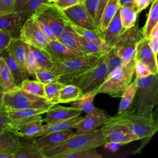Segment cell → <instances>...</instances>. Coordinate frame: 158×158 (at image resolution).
<instances>
[{
  "mask_svg": "<svg viewBox=\"0 0 158 158\" xmlns=\"http://www.w3.org/2000/svg\"><path fill=\"white\" fill-rule=\"evenodd\" d=\"M105 141L101 129L86 133H75L65 141L48 149L41 151L44 158H62L67 154L103 146Z\"/></svg>",
  "mask_w": 158,
  "mask_h": 158,
  "instance_id": "obj_1",
  "label": "cell"
},
{
  "mask_svg": "<svg viewBox=\"0 0 158 158\" xmlns=\"http://www.w3.org/2000/svg\"><path fill=\"white\" fill-rule=\"evenodd\" d=\"M135 81L137 85V91L133 110L140 114L154 117L153 109L158 101V73L136 78Z\"/></svg>",
  "mask_w": 158,
  "mask_h": 158,
  "instance_id": "obj_2",
  "label": "cell"
},
{
  "mask_svg": "<svg viewBox=\"0 0 158 158\" xmlns=\"http://www.w3.org/2000/svg\"><path fill=\"white\" fill-rule=\"evenodd\" d=\"M101 57L81 56L52 61L51 70L59 77V81L69 84L74 78L96 66Z\"/></svg>",
  "mask_w": 158,
  "mask_h": 158,
  "instance_id": "obj_3",
  "label": "cell"
},
{
  "mask_svg": "<svg viewBox=\"0 0 158 158\" xmlns=\"http://www.w3.org/2000/svg\"><path fill=\"white\" fill-rule=\"evenodd\" d=\"M118 123L126 126L138 138L150 139L157 131L158 124L154 117L140 114L131 109L121 115L111 117L107 122Z\"/></svg>",
  "mask_w": 158,
  "mask_h": 158,
  "instance_id": "obj_4",
  "label": "cell"
},
{
  "mask_svg": "<svg viewBox=\"0 0 158 158\" xmlns=\"http://www.w3.org/2000/svg\"><path fill=\"white\" fill-rule=\"evenodd\" d=\"M135 60L118 67L110 72L102 85L97 89L98 93H105L112 97H120L131 82L135 73Z\"/></svg>",
  "mask_w": 158,
  "mask_h": 158,
  "instance_id": "obj_5",
  "label": "cell"
},
{
  "mask_svg": "<svg viewBox=\"0 0 158 158\" xmlns=\"http://www.w3.org/2000/svg\"><path fill=\"white\" fill-rule=\"evenodd\" d=\"M109 73L106 53L101 56L97 65L73 78L69 84L78 86L83 93L97 89Z\"/></svg>",
  "mask_w": 158,
  "mask_h": 158,
  "instance_id": "obj_6",
  "label": "cell"
},
{
  "mask_svg": "<svg viewBox=\"0 0 158 158\" xmlns=\"http://www.w3.org/2000/svg\"><path fill=\"white\" fill-rule=\"evenodd\" d=\"M2 105L7 109H49L53 105L45 98L29 94L18 87L11 91H6Z\"/></svg>",
  "mask_w": 158,
  "mask_h": 158,
  "instance_id": "obj_7",
  "label": "cell"
},
{
  "mask_svg": "<svg viewBox=\"0 0 158 158\" xmlns=\"http://www.w3.org/2000/svg\"><path fill=\"white\" fill-rule=\"evenodd\" d=\"M143 38L144 36L142 29L135 25L125 30L116 40L113 48L124 65L134 59L136 46Z\"/></svg>",
  "mask_w": 158,
  "mask_h": 158,
  "instance_id": "obj_8",
  "label": "cell"
},
{
  "mask_svg": "<svg viewBox=\"0 0 158 158\" xmlns=\"http://www.w3.org/2000/svg\"><path fill=\"white\" fill-rule=\"evenodd\" d=\"M19 38L26 44L43 49L49 41L33 18H30L23 23Z\"/></svg>",
  "mask_w": 158,
  "mask_h": 158,
  "instance_id": "obj_9",
  "label": "cell"
},
{
  "mask_svg": "<svg viewBox=\"0 0 158 158\" xmlns=\"http://www.w3.org/2000/svg\"><path fill=\"white\" fill-rule=\"evenodd\" d=\"M101 129L105 143H115L123 145L138 140V137L123 125L109 122Z\"/></svg>",
  "mask_w": 158,
  "mask_h": 158,
  "instance_id": "obj_10",
  "label": "cell"
},
{
  "mask_svg": "<svg viewBox=\"0 0 158 158\" xmlns=\"http://www.w3.org/2000/svg\"><path fill=\"white\" fill-rule=\"evenodd\" d=\"M41 115L11 122L9 131L19 138L34 139L43 126Z\"/></svg>",
  "mask_w": 158,
  "mask_h": 158,
  "instance_id": "obj_11",
  "label": "cell"
},
{
  "mask_svg": "<svg viewBox=\"0 0 158 158\" xmlns=\"http://www.w3.org/2000/svg\"><path fill=\"white\" fill-rule=\"evenodd\" d=\"M109 116L104 110L99 108L94 109L82 118V119L74 127L75 133H86L96 129L101 125L106 124L110 119Z\"/></svg>",
  "mask_w": 158,
  "mask_h": 158,
  "instance_id": "obj_12",
  "label": "cell"
},
{
  "mask_svg": "<svg viewBox=\"0 0 158 158\" xmlns=\"http://www.w3.org/2000/svg\"><path fill=\"white\" fill-rule=\"evenodd\" d=\"M34 17L45 22L51 29L57 40L62 34L67 21L62 11L58 9L54 3H52L51 6L42 13Z\"/></svg>",
  "mask_w": 158,
  "mask_h": 158,
  "instance_id": "obj_13",
  "label": "cell"
},
{
  "mask_svg": "<svg viewBox=\"0 0 158 158\" xmlns=\"http://www.w3.org/2000/svg\"><path fill=\"white\" fill-rule=\"evenodd\" d=\"M62 11L68 21L86 28L99 30L94 25L84 3L80 2Z\"/></svg>",
  "mask_w": 158,
  "mask_h": 158,
  "instance_id": "obj_14",
  "label": "cell"
},
{
  "mask_svg": "<svg viewBox=\"0 0 158 158\" xmlns=\"http://www.w3.org/2000/svg\"><path fill=\"white\" fill-rule=\"evenodd\" d=\"M75 134L72 129L50 133L33 139L31 144L40 151L48 149L65 141Z\"/></svg>",
  "mask_w": 158,
  "mask_h": 158,
  "instance_id": "obj_15",
  "label": "cell"
},
{
  "mask_svg": "<svg viewBox=\"0 0 158 158\" xmlns=\"http://www.w3.org/2000/svg\"><path fill=\"white\" fill-rule=\"evenodd\" d=\"M134 60H141L150 69L152 74L158 73L157 58L151 51L148 39L144 38L138 43Z\"/></svg>",
  "mask_w": 158,
  "mask_h": 158,
  "instance_id": "obj_16",
  "label": "cell"
},
{
  "mask_svg": "<svg viewBox=\"0 0 158 158\" xmlns=\"http://www.w3.org/2000/svg\"><path fill=\"white\" fill-rule=\"evenodd\" d=\"M81 111L72 107H64L58 104H54L48 109L43 118L46 123L66 120L73 117L80 115Z\"/></svg>",
  "mask_w": 158,
  "mask_h": 158,
  "instance_id": "obj_17",
  "label": "cell"
},
{
  "mask_svg": "<svg viewBox=\"0 0 158 158\" xmlns=\"http://www.w3.org/2000/svg\"><path fill=\"white\" fill-rule=\"evenodd\" d=\"M125 30L122 26L119 7L107 28L102 32V38L109 49L113 47L116 40Z\"/></svg>",
  "mask_w": 158,
  "mask_h": 158,
  "instance_id": "obj_18",
  "label": "cell"
},
{
  "mask_svg": "<svg viewBox=\"0 0 158 158\" xmlns=\"http://www.w3.org/2000/svg\"><path fill=\"white\" fill-rule=\"evenodd\" d=\"M22 24L20 14L18 12H13L7 14L0 15V30L9 32L13 38L20 36Z\"/></svg>",
  "mask_w": 158,
  "mask_h": 158,
  "instance_id": "obj_19",
  "label": "cell"
},
{
  "mask_svg": "<svg viewBox=\"0 0 158 158\" xmlns=\"http://www.w3.org/2000/svg\"><path fill=\"white\" fill-rule=\"evenodd\" d=\"M45 50L48 52L52 61L81 56V55L70 49L58 40H49Z\"/></svg>",
  "mask_w": 158,
  "mask_h": 158,
  "instance_id": "obj_20",
  "label": "cell"
},
{
  "mask_svg": "<svg viewBox=\"0 0 158 158\" xmlns=\"http://www.w3.org/2000/svg\"><path fill=\"white\" fill-rule=\"evenodd\" d=\"M83 117L78 115L66 120L51 122L43 125L41 129L36 135V138L46 135L50 133L62 131L69 129H72L82 119Z\"/></svg>",
  "mask_w": 158,
  "mask_h": 158,
  "instance_id": "obj_21",
  "label": "cell"
},
{
  "mask_svg": "<svg viewBox=\"0 0 158 158\" xmlns=\"http://www.w3.org/2000/svg\"><path fill=\"white\" fill-rule=\"evenodd\" d=\"M0 56L6 62L13 77L15 83L18 87L24 80L28 78L29 75L26 70L19 65L6 49L0 52Z\"/></svg>",
  "mask_w": 158,
  "mask_h": 158,
  "instance_id": "obj_22",
  "label": "cell"
},
{
  "mask_svg": "<svg viewBox=\"0 0 158 158\" xmlns=\"http://www.w3.org/2000/svg\"><path fill=\"white\" fill-rule=\"evenodd\" d=\"M47 0H28L19 14L23 23L30 18L36 17L51 6Z\"/></svg>",
  "mask_w": 158,
  "mask_h": 158,
  "instance_id": "obj_23",
  "label": "cell"
},
{
  "mask_svg": "<svg viewBox=\"0 0 158 158\" xmlns=\"http://www.w3.org/2000/svg\"><path fill=\"white\" fill-rule=\"evenodd\" d=\"M58 40L65 45L70 49L78 53V54L81 56H87L85 55L82 50L80 43L79 35L71 28L67 21L64 29Z\"/></svg>",
  "mask_w": 158,
  "mask_h": 158,
  "instance_id": "obj_24",
  "label": "cell"
},
{
  "mask_svg": "<svg viewBox=\"0 0 158 158\" xmlns=\"http://www.w3.org/2000/svg\"><path fill=\"white\" fill-rule=\"evenodd\" d=\"M80 43L85 55L101 57L109 50L102 38L88 40L80 36Z\"/></svg>",
  "mask_w": 158,
  "mask_h": 158,
  "instance_id": "obj_25",
  "label": "cell"
},
{
  "mask_svg": "<svg viewBox=\"0 0 158 158\" xmlns=\"http://www.w3.org/2000/svg\"><path fill=\"white\" fill-rule=\"evenodd\" d=\"M22 143L19 138L11 131L0 133V153L10 152L14 156Z\"/></svg>",
  "mask_w": 158,
  "mask_h": 158,
  "instance_id": "obj_26",
  "label": "cell"
},
{
  "mask_svg": "<svg viewBox=\"0 0 158 158\" xmlns=\"http://www.w3.org/2000/svg\"><path fill=\"white\" fill-rule=\"evenodd\" d=\"M137 91V85L134 80L130 83L125 89L121 95L117 115H121L131 109H132L133 102L135 99Z\"/></svg>",
  "mask_w": 158,
  "mask_h": 158,
  "instance_id": "obj_27",
  "label": "cell"
},
{
  "mask_svg": "<svg viewBox=\"0 0 158 158\" xmlns=\"http://www.w3.org/2000/svg\"><path fill=\"white\" fill-rule=\"evenodd\" d=\"M99 94L97 89L83 93L78 98L72 102L71 107L84 112L86 114L91 112L94 109V99Z\"/></svg>",
  "mask_w": 158,
  "mask_h": 158,
  "instance_id": "obj_28",
  "label": "cell"
},
{
  "mask_svg": "<svg viewBox=\"0 0 158 158\" xmlns=\"http://www.w3.org/2000/svg\"><path fill=\"white\" fill-rule=\"evenodd\" d=\"M6 49L19 65L25 70V43L19 37L13 38Z\"/></svg>",
  "mask_w": 158,
  "mask_h": 158,
  "instance_id": "obj_29",
  "label": "cell"
},
{
  "mask_svg": "<svg viewBox=\"0 0 158 158\" xmlns=\"http://www.w3.org/2000/svg\"><path fill=\"white\" fill-rule=\"evenodd\" d=\"M108 0H86V8L92 17L94 25L99 30L102 15Z\"/></svg>",
  "mask_w": 158,
  "mask_h": 158,
  "instance_id": "obj_30",
  "label": "cell"
},
{
  "mask_svg": "<svg viewBox=\"0 0 158 158\" xmlns=\"http://www.w3.org/2000/svg\"><path fill=\"white\" fill-rule=\"evenodd\" d=\"M120 12L122 23L124 29H128L135 25L138 13L135 2L120 6Z\"/></svg>",
  "mask_w": 158,
  "mask_h": 158,
  "instance_id": "obj_31",
  "label": "cell"
},
{
  "mask_svg": "<svg viewBox=\"0 0 158 158\" xmlns=\"http://www.w3.org/2000/svg\"><path fill=\"white\" fill-rule=\"evenodd\" d=\"M48 109H7V113L12 122L17 121L29 117L44 114Z\"/></svg>",
  "mask_w": 158,
  "mask_h": 158,
  "instance_id": "obj_32",
  "label": "cell"
},
{
  "mask_svg": "<svg viewBox=\"0 0 158 158\" xmlns=\"http://www.w3.org/2000/svg\"><path fill=\"white\" fill-rule=\"evenodd\" d=\"M0 84L6 91H11L18 88L11 72L2 57L0 56Z\"/></svg>",
  "mask_w": 158,
  "mask_h": 158,
  "instance_id": "obj_33",
  "label": "cell"
},
{
  "mask_svg": "<svg viewBox=\"0 0 158 158\" xmlns=\"http://www.w3.org/2000/svg\"><path fill=\"white\" fill-rule=\"evenodd\" d=\"M83 94L81 89L73 84H64L59 91V103H69Z\"/></svg>",
  "mask_w": 158,
  "mask_h": 158,
  "instance_id": "obj_34",
  "label": "cell"
},
{
  "mask_svg": "<svg viewBox=\"0 0 158 158\" xmlns=\"http://www.w3.org/2000/svg\"><path fill=\"white\" fill-rule=\"evenodd\" d=\"M158 24V0L152 2L148 17L144 27L142 28L143 36L149 39L150 34L156 25Z\"/></svg>",
  "mask_w": 158,
  "mask_h": 158,
  "instance_id": "obj_35",
  "label": "cell"
},
{
  "mask_svg": "<svg viewBox=\"0 0 158 158\" xmlns=\"http://www.w3.org/2000/svg\"><path fill=\"white\" fill-rule=\"evenodd\" d=\"M119 7V0L107 1L102 15L99 26V30L101 32L107 28Z\"/></svg>",
  "mask_w": 158,
  "mask_h": 158,
  "instance_id": "obj_36",
  "label": "cell"
},
{
  "mask_svg": "<svg viewBox=\"0 0 158 158\" xmlns=\"http://www.w3.org/2000/svg\"><path fill=\"white\" fill-rule=\"evenodd\" d=\"M64 83L59 81L44 85V98L52 105L59 103V91Z\"/></svg>",
  "mask_w": 158,
  "mask_h": 158,
  "instance_id": "obj_37",
  "label": "cell"
},
{
  "mask_svg": "<svg viewBox=\"0 0 158 158\" xmlns=\"http://www.w3.org/2000/svg\"><path fill=\"white\" fill-rule=\"evenodd\" d=\"M19 87L29 94L44 98V84L37 80L25 79L21 83Z\"/></svg>",
  "mask_w": 158,
  "mask_h": 158,
  "instance_id": "obj_38",
  "label": "cell"
},
{
  "mask_svg": "<svg viewBox=\"0 0 158 158\" xmlns=\"http://www.w3.org/2000/svg\"><path fill=\"white\" fill-rule=\"evenodd\" d=\"M31 46L37 67L51 70L52 67V60L48 52L43 49Z\"/></svg>",
  "mask_w": 158,
  "mask_h": 158,
  "instance_id": "obj_39",
  "label": "cell"
},
{
  "mask_svg": "<svg viewBox=\"0 0 158 158\" xmlns=\"http://www.w3.org/2000/svg\"><path fill=\"white\" fill-rule=\"evenodd\" d=\"M13 158H44L41 152L35 148L31 143L23 144L14 154Z\"/></svg>",
  "mask_w": 158,
  "mask_h": 158,
  "instance_id": "obj_40",
  "label": "cell"
},
{
  "mask_svg": "<svg viewBox=\"0 0 158 158\" xmlns=\"http://www.w3.org/2000/svg\"><path fill=\"white\" fill-rule=\"evenodd\" d=\"M71 28L81 37L88 40H96L102 38V32L99 30H91L78 26L67 20Z\"/></svg>",
  "mask_w": 158,
  "mask_h": 158,
  "instance_id": "obj_41",
  "label": "cell"
},
{
  "mask_svg": "<svg viewBox=\"0 0 158 158\" xmlns=\"http://www.w3.org/2000/svg\"><path fill=\"white\" fill-rule=\"evenodd\" d=\"M36 80L40 81L44 85L57 81L59 80V77L49 69L37 67L35 73Z\"/></svg>",
  "mask_w": 158,
  "mask_h": 158,
  "instance_id": "obj_42",
  "label": "cell"
},
{
  "mask_svg": "<svg viewBox=\"0 0 158 158\" xmlns=\"http://www.w3.org/2000/svg\"><path fill=\"white\" fill-rule=\"evenodd\" d=\"M25 69L29 76L35 77V73L37 65L31 49V46L25 43Z\"/></svg>",
  "mask_w": 158,
  "mask_h": 158,
  "instance_id": "obj_43",
  "label": "cell"
},
{
  "mask_svg": "<svg viewBox=\"0 0 158 158\" xmlns=\"http://www.w3.org/2000/svg\"><path fill=\"white\" fill-rule=\"evenodd\" d=\"M102 156L96 151V148L83 149L67 154L62 158H102Z\"/></svg>",
  "mask_w": 158,
  "mask_h": 158,
  "instance_id": "obj_44",
  "label": "cell"
},
{
  "mask_svg": "<svg viewBox=\"0 0 158 158\" xmlns=\"http://www.w3.org/2000/svg\"><path fill=\"white\" fill-rule=\"evenodd\" d=\"M107 60L109 69V72L115 68L124 65L120 57L117 54L114 48H111L107 52Z\"/></svg>",
  "mask_w": 158,
  "mask_h": 158,
  "instance_id": "obj_45",
  "label": "cell"
},
{
  "mask_svg": "<svg viewBox=\"0 0 158 158\" xmlns=\"http://www.w3.org/2000/svg\"><path fill=\"white\" fill-rule=\"evenodd\" d=\"M11 120L9 118L6 109L4 106H0V133L9 131Z\"/></svg>",
  "mask_w": 158,
  "mask_h": 158,
  "instance_id": "obj_46",
  "label": "cell"
},
{
  "mask_svg": "<svg viewBox=\"0 0 158 158\" xmlns=\"http://www.w3.org/2000/svg\"><path fill=\"white\" fill-rule=\"evenodd\" d=\"M135 66V73L136 78H140L152 74L150 69L141 60H136Z\"/></svg>",
  "mask_w": 158,
  "mask_h": 158,
  "instance_id": "obj_47",
  "label": "cell"
},
{
  "mask_svg": "<svg viewBox=\"0 0 158 158\" xmlns=\"http://www.w3.org/2000/svg\"><path fill=\"white\" fill-rule=\"evenodd\" d=\"M15 0H0V15L14 12Z\"/></svg>",
  "mask_w": 158,
  "mask_h": 158,
  "instance_id": "obj_48",
  "label": "cell"
},
{
  "mask_svg": "<svg viewBox=\"0 0 158 158\" xmlns=\"http://www.w3.org/2000/svg\"><path fill=\"white\" fill-rule=\"evenodd\" d=\"M33 18L36 20L38 25H39V27H40L41 30L43 31V33L48 37L49 40H57V38L56 37V36L54 35V33L51 30V29L49 28V27L45 22H44L43 20H40L39 19H37V18H35V17H33Z\"/></svg>",
  "mask_w": 158,
  "mask_h": 158,
  "instance_id": "obj_49",
  "label": "cell"
},
{
  "mask_svg": "<svg viewBox=\"0 0 158 158\" xmlns=\"http://www.w3.org/2000/svg\"><path fill=\"white\" fill-rule=\"evenodd\" d=\"M13 38L9 32L0 30V52L6 49Z\"/></svg>",
  "mask_w": 158,
  "mask_h": 158,
  "instance_id": "obj_50",
  "label": "cell"
},
{
  "mask_svg": "<svg viewBox=\"0 0 158 158\" xmlns=\"http://www.w3.org/2000/svg\"><path fill=\"white\" fill-rule=\"evenodd\" d=\"M78 3H80L79 0H57L55 2H54V5L61 10H63Z\"/></svg>",
  "mask_w": 158,
  "mask_h": 158,
  "instance_id": "obj_51",
  "label": "cell"
},
{
  "mask_svg": "<svg viewBox=\"0 0 158 158\" xmlns=\"http://www.w3.org/2000/svg\"><path fill=\"white\" fill-rule=\"evenodd\" d=\"M152 1V0H135V4L136 6L138 13L139 14L142 10L146 9Z\"/></svg>",
  "mask_w": 158,
  "mask_h": 158,
  "instance_id": "obj_52",
  "label": "cell"
},
{
  "mask_svg": "<svg viewBox=\"0 0 158 158\" xmlns=\"http://www.w3.org/2000/svg\"><path fill=\"white\" fill-rule=\"evenodd\" d=\"M120 144L115 143H107L103 146L104 149L112 152H115L119 148Z\"/></svg>",
  "mask_w": 158,
  "mask_h": 158,
  "instance_id": "obj_53",
  "label": "cell"
},
{
  "mask_svg": "<svg viewBox=\"0 0 158 158\" xmlns=\"http://www.w3.org/2000/svg\"><path fill=\"white\" fill-rule=\"evenodd\" d=\"M28 1V0H15V7L14 9V12L19 13L22 9L23 6L25 5V4Z\"/></svg>",
  "mask_w": 158,
  "mask_h": 158,
  "instance_id": "obj_54",
  "label": "cell"
},
{
  "mask_svg": "<svg viewBox=\"0 0 158 158\" xmlns=\"http://www.w3.org/2000/svg\"><path fill=\"white\" fill-rule=\"evenodd\" d=\"M135 0H119L120 6L123 5H127L131 3H133Z\"/></svg>",
  "mask_w": 158,
  "mask_h": 158,
  "instance_id": "obj_55",
  "label": "cell"
},
{
  "mask_svg": "<svg viewBox=\"0 0 158 158\" xmlns=\"http://www.w3.org/2000/svg\"><path fill=\"white\" fill-rule=\"evenodd\" d=\"M6 91L0 84V106H2V98Z\"/></svg>",
  "mask_w": 158,
  "mask_h": 158,
  "instance_id": "obj_56",
  "label": "cell"
},
{
  "mask_svg": "<svg viewBox=\"0 0 158 158\" xmlns=\"http://www.w3.org/2000/svg\"><path fill=\"white\" fill-rule=\"evenodd\" d=\"M49 2H50V3H54V2H55L57 0H47Z\"/></svg>",
  "mask_w": 158,
  "mask_h": 158,
  "instance_id": "obj_57",
  "label": "cell"
},
{
  "mask_svg": "<svg viewBox=\"0 0 158 158\" xmlns=\"http://www.w3.org/2000/svg\"><path fill=\"white\" fill-rule=\"evenodd\" d=\"M85 1H86V0H79L80 2H81V3H84Z\"/></svg>",
  "mask_w": 158,
  "mask_h": 158,
  "instance_id": "obj_58",
  "label": "cell"
},
{
  "mask_svg": "<svg viewBox=\"0 0 158 158\" xmlns=\"http://www.w3.org/2000/svg\"><path fill=\"white\" fill-rule=\"evenodd\" d=\"M152 1H154V0H152Z\"/></svg>",
  "mask_w": 158,
  "mask_h": 158,
  "instance_id": "obj_59",
  "label": "cell"
}]
</instances>
